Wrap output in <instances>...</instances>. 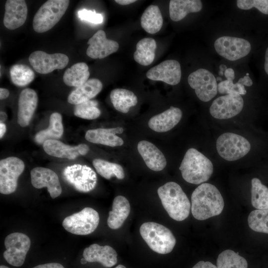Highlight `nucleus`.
Returning a JSON list of instances; mask_svg holds the SVG:
<instances>
[{
    "instance_id": "nucleus-3",
    "label": "nucleus",
    "mask_w": 268,
    "mask_h": 268,
    "mask_svg": "<svg viewBox=\"0 0 268 268\" xmlns=\"http://www.w3.org/2000/svg\"><path fill=\"white\" fill-rule=\"evenodd\" d=\"M179 169L186 182L200 184L209 179L213 167L208 158L195 148H191L186 152Z\"/></svg>"
},
{
    "instance_id": "nucleus-28",
    "label": "nucleus",
    "mask_w": 268,
    "mask_h": 268,
    "mask_svg": "<svg viewBox=\"0 0 268 268\" xmlns=\"http://www.w3.org/2000/svg\"><path fill=\"white\" fill-rule=\"evenodd\" d=\"M63 133L62 115L59 113L55 112L50 117L48 128L37 133L35 136V140L37 143L43 144L47 140L60 138Z\"/></svg>"
},
{
    "instance_id": "nucleus-22",
    "label": "nucleus",
    "mask_w": 268,
    "mask_h": 268,
    "mask_svg": "<svg viewBox=\"0 0 268 268\" xmlns=\"http://www.w3.org/2000/svg\"><path fill=\"white\" fill-rule=\"evenodd\" d=\"M137 150L148 168L154 171L162 170L167 164L162 152L153 143L146 140L140 141Z\"/></svg>"
},
{
    "instance_id": "nucleus-15",
    "label": "nucleus",
    "mask_w": 268,
    "mask_h": 268,
    "mask_svg": "<svg viewBox=\"0 0 268 268\" xmlns=\"http://www.w3.org/2000/svg\"><path fill=\"white\" fill-rule=\"evenodd\" d=\"M146 76L152 80L175 85L180 82L181 78V66L176 60H166L149 69Z\"/></svg>"
},
{
    "instance_id": "nucleus-38",
    "label": "nucleus",
    "mask_w": 268,
    "mask_h": 268,
    "mask_svg": "<svg viewBox=\"0 0 268 268\" xmlns=\"http://www.w3.org/2000/svg\"><path fill=\"white\" fill-rule=\"evenodd\" d=\"M98 103L95 100H90L77 105L74 108L73 113L76 117L87 120H93L99 117L101 111L97 107Z\"/></svg>"
},
{
    "instance_id": "nucleus-4",
    "label": "nucleus",
    "mask_w": 268,
    "mask_h": 268,
    "mask_svg": "<svg viewBox=\"0 0 268 268\" xmlns=\"http://www.w3.org/2000/svg\"><path fill=\"white\" fill-rule=\"evenodd\" d=\"M139 232L149 247L158 254L170 253L176 244V239L172 232L157 223L145 222L140 226Z\"/></svg>"
},
{
    "instance_id": "nucleus-20",
    "label": "nucleus",
    "mask_w": 268,
    "mask_h": 268,
    "mask_svg": "<svg viewBox=\"0 0 268 268\" xmlns=\"http://www.w3.org/2000/svg\"><path fill=\"white\" fill-rule=\"evenodd\" d=\"M38 96L32 89L26 88L20 93L18 99L17 123L22 127L27 126L38 104Z\"/></svg>"
},
{
    "instance_id": "nucleus-14",
    "label": "nucleus",
    "mask_w": 268,
    "mask_h": 268,
    "mask_svg": "<svg viewBox=\"0 0 268 268\" xmlns=\"http://www.w3.org/2000/svg\"><path fill=\"white\" fill-rule=\"evenodd\" d=\"M243 105L244 101L241 95L230 93L215 99L209 108V112L214 118L227 119L238 115Z\"/></svg>"
},
{
    "instance_id": "nucleus-13",
    "label": "nucleus",
    "mask_w": 268,
    "mask_h": 268,
    "mask_svg": "<svg viewBox=\"0 0 268 268\" xmlns=\"http://www.w3.org/2000/svg\"><path fill=\"white\" fill-rule=\"evenodd\" d=\"M29 62L34 69L41 74H47L56 69H63L68 64V57L63 53L48 54L36 51L29 57Z\"/></svg>"
},
{
    "instance_id": "nucleus-9",
    "label": "nucleus",
    "mask_w": 268,
    "mask_h": 268,
    "mask_svg": "<svg viewBox=\"0 0 268 268\" xmlns=\"http://www.w3.org/2000/svg\"><path fill=\"white\" fill-rule=\"evenodd\" d=\"M31 245V241L25 234L14 232L8 235L4 240L6 250L3 256L10 265L20 267L24 263Z\"/></svg>"
},
{
    "instance_id": "nucleus-40",
    "label": "nucleus",
    "mask_w": 268,
    "mask_h": 268,
    "mask_svg": "<svg viewBox=\"0 0 268 268\" xmlns=\"http://www.w3.org/2000/svg\"><path fill=\"white\" fill-rule=\"evenodd\" d=\"M238 8L248 10L256 7L262 13L268 14V0H237Z\"/></svg>"
},
{
    "instance_id": "nucleus-43",
    "label": "nucleus",
    "mask_w": 268,
    "mask_h": 268,
    "mask_svg": "<svg viewBox=\"0 0 268 268\" xmlns=\"http://www.w3.org/2000/svg\"><path fill=\"white\" fill-rule=\"evenodd\" d=\"M192 268H217L216 266L209 262L200 261Z\"/></svg>"
},
{
    "instance_id": "nucleus-47",
    "label": "nucleus",
    "mask_w": 268,
    "mask_h": 268,
    "mask_svg": "<svg viewBox=\"0 0 268 268\" xmlns=\"http://www.w3.org/2000/svg\"><path fill=\"white\" fill-rule=\"evenodd\" d=\"M115 1L120 5H128L131 3H134V2L136 1V0H115Z\"/></svg>"
},
{
    "instance_id": "nucleus-41",
    "label": "nucleus",
    "mask_w": 268,
    "mask_h": 268,
    "mask_svg": "<svg viewBox=\"0 0 268 268\" xmlns=\"http://www.w3.org/2000/svg\"><path fill=\"white\" fill-rule=\"evenodd\" d=\"M78 17L82 20L94 24H100L103 22V18L101 14L86 9L79 10L77 12Z\"/></svg>"
},
{
    "instance_id": "nucleus-53",
    "label": "nucleus",
    "mask_w": 268,
    "mask_h": 268,
    "mask_svg": "<svg viewBox=\"0 0 268 268\" xmlns=\"http://www.w3.org/2000/svg\"><path fill=\"white\" fill-rule=\"evenodd\" d=\"M86 262L87 261L84 258L81 260V263L82 264H85L86 263Z\"/></svg>"
},
{
    "instance_id": "nucleus-31",
    "label": "nucleus",
    "mask_w": 268,
    "mask_h": 268,
    "mask_svg": "<svg viewBox=\"0 0 268 268\" xmlns=\"http://www.w3.org/2000/svg\"><path fill=\"white\" fill-rule=\"evenodd\" d=\"M156 43L152 38H144L139 41L134 54V59L138 64L144 66L150 65L154 61Z\"/></svg>"
},
{
    "instance_id": "nucleus-49",
    "label": "nucleus",
    "mask_w": 268,
    "mask_h": 268,
    "mask_svg": "<svg viewBox=\"0 0 268 268\" xmlns=\"http://www.w3.org/2000/svg\"><path fill=\"white\" fill-rule=\"evenodd\" d=\"M265 69L268 75V47L266 50L265 54Z\"/></svg>"
},
{
    "instance_id": "nucleus-50",
    "label": "nucleus",
    "mask_w": 268,
    "mask_h": 268,
    "mask_svg": "<svg viewBox=\"0 0 268 268\" xmlns=\"http://www.w3.org/2000/svg\"><path fill=\"white\" fill-rule=\"evenodd\" d=\"M227 67L225 65L222 64L219 66V71L218 72V74L220 76H222L224 71L227 69Z\"/></svg>"
},
{
    "instance_id": "nucleus-55",
    "label": "nucleus",
    "mask_w": 268,
    "mask_h": 268,
    "mask_svg": "<svg viewBox=\"0 0 268 268\" xmlns=\"http://www.w3.org/2000/svg\"><path fill=\"white\" fill-rule=\"evenodd\" d=\"M246 75L249 76V73H247Z\"/></svg>"
},
{
    "instance_id": "nucleus-29",
    "label": "nucleus",
    "mask_w": 268,
    "mask_h": 268,
    "mask_svg": "<svg viewBox=\"0 0 268 268\" xmlns=\"http://www.w3.org/2000/svg\"><path fill=\"white\" fill-rule=\"evenodd\" d=\"M110 100L117 111L127 113L130 108L137 103V98L132 91L123 88L113 89L110 93Z\"/></svg>"
},
{
    "instance_id": "nucleus-18",
    "label": "nucleus",
    "mask_w": 268,
    "mask_h": 268,
    "mask_svg": "<svg viewBox=\"0 0 268 268\" xmlns=\"http://www.w3.org/2000/svg\"><path fill=\"white\" fill-rule=\"evenodd\" d=\"M44 151L49 155L59 158L74 159L79 155H85L89 150L88 146L81 143L72 146L57 139H49L43 144Z\"/></svg>"
},
{
    "instance_id": "nucleus-16",
    "label": "nucleus",
    "mask_w": 268,
    "mask_h": 268,
    "mask_svg": "<svg viewBox=\"0 0 268 268\" xmlns=\"http://www.w3.org/2000/svg\"><path fill=\"white\" fill-rule=\"evenodd\" d=\"M32 186L41 189L47 187L52 199L59 197L62 189L57 174L49 168L38 167L32 169L30 172Z\"/></svg>"
},
{
    "instance_id": "nucleus-30",
    "label": "nucleus",
    "mask_w": 268,
    "mask_h": 268,
    "mask_svg": "<svg viewBox=\"0 0 268 268\" xmlns=\"http://www.w3.org/2000/svg\"><path fill=\"white\" fill-rule=\"evenodd\" d=\"M89 76L87 65L83 62H79L66 70L63 81L67 86L77 87L86 82Z\"/></svg>"
},
{
    "instance_id": "nucleus-12",
    "label": "nucleus",
    "mask_w": 268,
    "mask_h": 268,
    "mask_svg": "<svg viewBox=\"0 0 268 268\" xmlns=\"http://www.w3.org/2000/svg\"><path fill=\"white\" fill-rule=\"evenodd\" d=\"M216 52L223 58L231 61L247 56L250 52V42L243 38L223 36L217 38L214 44Z\"/></svg>"
},
{
    "instance_id": "nucleus-37",
    "label": "nucleus",
    "mask_w": 268,
    "mask_h": 268,
    "mask_svg": "<svg viewBox=\"0 0 268 268\" xmlns=\"http://www.w3.org/2000/svg\"><path fill=\"white\" fill-rule=\"evenodd\" d=\"M248 222L250 228L253 230L268 234V209L251 211L249 215Z\"/></svg>"
},
{
    "instance_id": "nucleus-6",
    "label": "nucleus",
    "mask_w": 268,
    "mask_h": 268,
    "mask_svg": "<svg viewBox=\"0 0 268 268\" xmlns=\"http://www.w3.org/2000/svg\"><path fill=\"white\" fill-rule=\"evenodd\" d=\"M99 222L97 211L92 208L86 207L79 212L66 217L62 225L65 230L72 234L86 235L94 232Z\"/></svg>"
},
{
    "instance_id": "nucleus-27",
    "label": "nucleus",
    "mask_w": 268,
    "mask_h": 268,
    "mask_svg": "<svg viewBox=\"0 0 268 268\" xmlns=\"http://www.w3.org/2000/svg\"><path fill=\"white\" fill-rule=\"evenodd\" d=\"M202 8L200 0H171L169 11L170 18L174 21L183 19L188 13L198 12Z\"/></svg>"
},
{
    "instance_id": "nucleus-17",
    "label": "nucleus",
    "mask_w": 268,
    "mask_h": 268,
    "mask_svg": "<svg viewBox=\"0 0 268 268\" xmlns=\"http://www.w3.org/2000/svg\"><path fill=\"white\" fill-rule=\"evenodd\" d=\"M86 55L94 59H103L118 51L117 42L108 39L102 30L97 31L88 41Z\"/></svg>"
},
{
    "instance_id": "nucleus-44",
    "label": "nucleus",
    "mask_w": 268,
    "mask_h": 268,
    "mask_svg": "<svg viewBox=\"0 0 268 268\" xmlns=\"http://www.w3.org/2000/svg\"><path fill=\"white\" fill-rule=\"evenodd\" d=\"M224 75L227 80L233 81L235 78L234 70L231 68H227L224 71Z\"/></svg>"
},
{
    "instance_id": "nucleus-34",
    "label": "nucleus",
    "mask_w": 268,
    "mask_h": 268,
    "mask_svg": "<svg viewBox=\"0 0 268 268\" xmlns=\"http://www.w3.org/2000/svg\"><path fill=\"white\" fill-rule=\"evenodd\" d=\"M92 163L97 172L106 179L109 180L113 176H115L120 180L123 179L125 177L123 168L119 164L101 159H95Z\"/></svg>"
},
{
    "instance_id": "nucleus-8",
    "label": "nucleus",
    "mask_w": 268,
    "mask_h": 268,
    "mask_svg": "<svg viewBox=\"0 0 268 268\" xmlns=\"http://www.w3.org/2000/svg\"><path fill=\"white\" fill-rule=\"evenodd\" d=\"M63 176L67 183L80 192H90L97 184L96 173L85 165L76 164L68 166L64 170Z\"/></svg>"
},
{
    "instance_id": "nucleus-46",
    "label": "nucleus",
    "mask_w": 268,
    "mask_h": 268,
    "mask_svg": "<svg viewBox=\"0 0 268 268\" xmlns=\"http://www.w3.org/2000/svg\"><path fill=\"white\" fill-rule=\"evenodd\" d=\"M9 94V91L5 88H0V100H3L6 98Z\"/></svg>"
},
{
    "instance_id": "nucleus-11",
    "label": "nucleus",
    "mask_w": 268,
    "mask_h": 268,
    "mask_svg": "<svg viewBox=\"0 0 268 268\" xmlns=\"http://www.w3.org/2000/svg\"><path fill=\"white\" fill-rule=\"evenodd\" d=\"M25 168L23 161L18 157H8L0 161V192L8 195L15 191L17 180Z\"/></svg>"
},
{
    "instance_id": "nucleus-24",
    "label": "nucleus",
    "mask_w": 268,
    "mask_h": 268,
    "mask_svg": "<svg viewBox=\"0 0 268 268\" xmlns=\"http://www.w3.org/2000/svg\"><path fill=\"white\" fill-rule=\"evenodd\" d=\"M123 132L124 129L122 127L89 130L86 132L85 138L94 143L111 147L121 146L124 144V140L116 134H122Z\"/></svg>"
},
{
    "instance_id": "nucleus-54",
    "label": "nucleus",
    "mask_w": 268,
    "mask_h": 268,
    "mask_svg": "<svg viewBox=\"0 0 268 268\" xmlns=\"http://www.w3.org/2000/svg\"><path fill=\"white\" fill-rule=\"evenodd\" d=\"M0 268H9L5 266L1 265L0 266Z\"/></svg>"
},
{
    "instance_id": "nucleus-10",
    "label": "nucleus",
    "mask_w": 268,
    "mask_h": 268,
    "mask_svg": "<svg viewBox=\"0 0 268 268\" xmlns=\"http://www.w3.org/2000/svg\"><path fill=\"white\" fill-rule=\"evenodd\" d=\"M191 88L195 89L199 99L208 102L217 93L218 84L214 75L204 68H200L191 73L188 78Z\"/></svg>"
},
{
    "instance_id": "nucleus-23",
    "label": "nucleus",
    "mask_w": 268,
    "mask_h": 268,
    "mask_svg": "<svg viewBox=\"0 0 268 268\" xmlns=\"http://www.w3.org/2000/svg\"><path fill=\"white\" fill-rule=\"evenodd\" d=\"M182 117L180 109L171 106L163 112L153 116L148 125L153 131L164 133L170 131L177 125Z\"/></svg>"
},
{
    "instance_id": "nucleus-45",
    "label": "nucleus",
    "mask_w": 268,
    "mask_h": 268,
    "mask_svg": "<svg viewBox=\"0 0 268 268\" xmlns=\"http://www.w3.org/2000/svg\"><path fill=\"white\" fill-rule=\"evenodd\" d=\"M238 81L243 85L247 86H251L253 84V81L251 78L247 75H245L243 78H240Z\"/></svg>"
},
{
    "instance_id": "nucleus-42",
    "label": "nucleus",
    "mask_w": 268,
    "mask_h": 268,
    "mask_svg": "<svg viewBox=\"0 0 268 268\" xmlns=\"http://www.w3.org/2000/svg\"><path fill=\"white\" fill-rule=\"evenodd\" d=\"M32 268H65L61 264L58 263H50L36 266Z\"/></svg>"
},
{
    "instance_id": "nucleus-2",
    "label": "nucleus",
    "mask_w": 268,
    "mask_h": 268,
    "mask_svg": "<svg viewBox=\"0 0 268 268\" xmlns=\"http://www.w3.org/2000/svg\"><path fill=\"white\" fill-rule=\"evenodd\" d=\"M162 204L172 219L181 221L189 215L191 205L189 199L179 185L169 182L157 190Z\"/></svg>"
},
{
    "instance_id": "nucleus-36",
    "label": "nucleus",
    "mask_w": 268,
    "mask_h": 268,
    "mask_svg": "<svg viewBox=\"0 0 268 268\" xmlns=\"http://www.w3.org/2000/svg\"><path fill=\"white\" fill-rule=\"evenodd\" d=\"M11 80L13 83L18 86H25L31 83L34 79L35 73L27 65L16 64L9 70Z\"/></svg>"
},
{
    "instance_id": "nucleus-52",
    "label": "nucleus",
    "mask_w": 268,
    "mask_h": 268,
    "mask_svg": "<svg viewBox=\"0 0 268 268\" xmlns=\"http://www.w3.org/2000/svg\"><path fill=\"white\" fill-rule=\"evenodd\" d=\"M115 268H126V267L125 266H124V265H119L118 266H117Z\"/></svg>"
},
{
    "instance_id": "nucleus-5",
    "label": "nucleus",
    "mask_w": 268,
    "mask_h": 268,
    "mask_svg": "<svg viewBox=\"0 0 268 268\" xmlns=\"http://www.w3.org/2000/svg\"><path fill=\"white\" fill-rule=\"evenodd\" d=\"M69 3L68 0H49L44 2L34 16V30L44 33L52 29L65 13Z\"/></svg>"
},
{
    "instance_id": "nucleus-39",
    "label": "nucleus",
    "mask_w": 268,
    "mask_h": 268,
    "mask_svg": "<svg viewBox=\"0 0 268 268\" xmlns=\"http://www.w3.org/2000/svg\"><path fill=\"white\" fill-rule=\"evenodd\" d=\"M218 91L220 94L236 93L245 95L246 90L243 85L239 81L234 84L233 81L226 80L220 82L218 84Z\"/></svg>"
},
{
    "instance_id": "nucleus-51",
    "label": "nucleus",
    "mask_w": 268,
    "mask_h": 268,
    "mask_svg": "<svg viewBox=\"0 0 268 268\" xmlns=\"http://www.w3.org/2000/svg\"><path fill=\"white\" fill-rule=\"evenodd\" d=\"M7 119V115L5 113L2 111H0V123H3Z\"/></svg>"
},
{
    "instance_id": "nucleus-32",
    "label": "nucleus",
    "mask_w": 268,
    "mask_h": 268,
    "mask_svg": "<svg viewBox=\"0 0 268 268\" xmlns=\"http://www.w3.org/2000/svg\"><path fill=\"white\" fill-rule=\"evenodd\" d=\"M140 24L149 34L158 32L163 25V18L159 7L155 5L148 6L141 17Z\"/></svg>"
},
{
    "instance_id": "nucleus-25",
    "label": "nucleus",
    "mask_w": 268,
    "mask_h": 268,
    "mask_svg": "<svg viewBox=\"0 0 268 268\" xmlns=\"http://www.w3.org/2000/svg\"><path fill=\"white\" fill-rule=\"evenodd\" d=\"M102 87V83L98 79H89L83 84L76 87L69 93L67 101L76 105L90 100L101 91Z\"/></svg>"
},
{
    "instance_id": "nucleus-35",
    "label": "nucleus",
    "mask_w": 268,
    "mask_h": 268,
    "mask_svg": "<svg viewBox=\"0 0 268 268\" xmlns=\"http://www.w3.org/2000/svg\"><path fill=\"white\" fill-rule=\"evenodd\" d=\"M217 268H248L246 259L231 250L221 252L217 259Z\"/></svg>"
},
{
    "instance_id": "nucleus-1",
    "label": "nucleus",
    "mask_w": 268,
    "mask_h": 268,
    "mask_svg": "<svg viewBox=\"0 0 268 268\" xmlns=\"http://www.w3.org/2000/svg\"><path fill=\"white\" fill-rule=\"evenodd\" d=\"M191 202L192 213L199 220L219 215L224 206L220 192L215 186L209 183H202L194 191Z\"/></svg>"
},
{
    "instance_id": "nucleus-21",
    "label": "nucleus",
    "mask_w": 268,
    "mask_h": 268,
    "mask_svg": "<svg viewBox=\"0 0 268 268\" xmlns=\"http://www.w3.org/2000/svg\"><path fill=\"white\" fill-rule=\"evenodd\" d=\"M83 258L89 263L98 262L105 268L115 266L118 261L117 253L111 246L93 244L85 248Z\"/></svg>"
},
{
    "instance_id": "nucleus-19",
    "label": "nucleus",
    "mask_w": 268,
    "mask_h": 268,
    "mask_svg": "<svg viewBox=\"0 0 268 268\" xmlns=\"http://www.w3.org/2000/svg\"><path fill=\"white\" fill-rule=\"evenodd\" d=\"M27 13V6L25 0H6L3 20L4 26L10 30L18 28L25 23Z\"/></svg>"
},
{
    "instance_id": "nucleus-48",
    "label": "nucleus",
    "mask_w": 268,
    "mask_h": 268,
    "mask_svg": "<svg viewBox=\"0 0 268 268\" xmlns=\"http://www.w3.org/2000/svg\"><path fill=\"white\" fill-rule=\"evenodd\" d=\"M6 132V126L3 123H0V138H1L2 137L4 134Z\"/></svg>"
},
{
    "instance_id": "nucleus-33",
    "label": "nucleus",
    "mask_w": 268,
    "mask_h": 268,
    "mask_svg": "<svg viewBox=\"0 0 268 268\" xmlns=\"http://www.w3.org/2000/svg\"><path fill=\"white\" fill-rule=\"evenodd\" d=\"M251 202L257 209H268V188L260 179L254 178L251 181Z\"/></svg>"
},
{
    "instance_id": "nucleus-7",
    "label": "nucleus",
    "mask_w": 268,
    "mask_h": 268,
    "mask_svg": "<svg viewBox=\"0 0 268 268\" xmlns=\"http://www.w3.org/2000/svg\"><path fill=\"white\" fill-rule=\"evenodd\" d=\"M219 155L227 161H235L246 155L250 150L249 141L239 134L226 133L220 135L216 141Z\"/></svg>"
},
{
    "instance_id": "nucleus-26",
    "label": "nucleus",
    "mask_w": 268,
    "mask_h": 268,
    "mask_svg": "<svg viewBox=\"0 0 268 268\" xmlns=\"http://www.w3.org/2000/svg\"><path fill=\"white\" fill-rule=\"evenodd\" d=\"M130 204L125 197L118 196L115 198L112 209L109 212L107 224L112 229L119 228L128 217L130 212Z\"/></svg>"
}]
</instances>
